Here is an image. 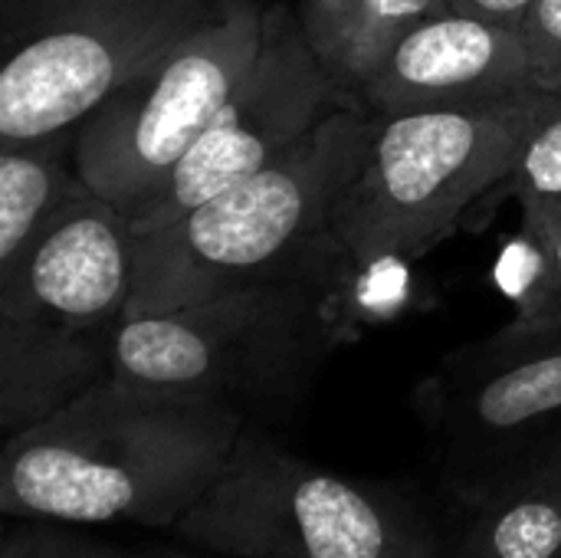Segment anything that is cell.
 Returning <instances> with one entry per match:
<instances>
[{"instance_id":"obj_5","label":"cell","mask_w":561,"mask_h":558,"mask_svg":"<svg viewBox=\"0 0 561 558\" xmlns=\"http://www.w3.org/2000/svg\"><path fill=\"white\" fill-rule=\"evenodd\" d=\"M552 92L375 115L362 168L332 210V237L358 266L417 260L513 174Z\"/></svg>"},{"instance_id":"obj_12","label":"cell","mask_w":561,"mask_h":558,"mask_svg":"<svg viewBox=\"0 0 561 558\" xmlns=\"http://www.w3.org/2000/svg\"><path fill=\"white\" fill-rule=\"evenodd\" d=\"M450 558H561V457L457 516Z\"/></svg>"},{"instance_id":"obj_9","label":"cell","mask_w":561,"mask_h":558,"mask_svg":"<svg viewBox=\"0 0 561 558\" xmlns=\"http://www.w3.org/2000/svg\"><path fill=\"white\" fill-rule=\"evenodd\" d=\"M266 10L256 0H224L214 16L79 122L72 158L89 191L128 220L138 217L253 69Z\"/></svg>"},{"instance_id":"obj_11","label":"cell","mask_w":561,"mask_h":558,"mask_svg":"<svg viewBox=\"0 0 561 558\" xmlns=\"http://www.w3.org/2000/svg\"><path fill=\"white\" fill-rule=\"evenodd\" d=\"M523 89H536V76L519 30L444 10L417 20L391 43L352 105L385 118L500 99Z\"/></svg>"},{"instance_id":"obj_19","label":"cell","mask_w":561,"mask_h":558,"mask_svg":"<svg viewBox=\"0 0 561 558\" xmlns=\"http://www.w3.org/2000/svg\"><path fill=\"white\" fill-rule=\"evenodd\" d=\"M526 237H529V243L552 263L556 280H559V309H556L549 319H539V322H533V326H561V227H549V224H542V227H526ZM519 322H526V319H519Z\"/></svg>"},{"instance_id":"obj_8","label":"cell","mask_w":561,"mask_h":558,"mask_svg":"<svg viewBox=\"0 0 561 558\" xmlns=\"http://www.w3.org/2000/svg\"><path fill=\"white\" fill-rule=\"evenodd\" d=\"M457 513L561 457V326L513 322L444 358L417 388Z\"/></svg>"},{"instance_id":"obj_17","label":"cell","mask_w":561,"mask_h":558,"mask_svg":"<svg viewBox=\"0 0 561 558\" xmlns=\"http://www.w3.org/2000/svg\"><path fill=\"white\" fill-rule=\"evenodd\" d=\"M516 30L529 49L536 89L561 95V0H533Z\"/></svg>"},{"instance_id":"obj_3","label":"cell","mask_w":561,"mask_h":558,"mask_svg":"<svg viewBox=\"0 0 561 558\" xmlns=\"http://www.w3.org/2000/svg\"><path fill=\"white\" fill-rule=\"evenodd\" d=\"M131 220L85 191L0 263V431L13 437L112 378L135 283Z\"/></svg>"},{"instance_id":"obj_20","label":"cell","mask_w":561,"mask_h":558,"mask_svg":"<svg viewBox=\"0 0 561 558\" xmlns=\"http://www.w3.org/2000/svg\"><path fill=\"white\" fill-rule=\"evenodd\" d=\"M154 558H240V556H227V553H210V549H201V553H184V549H164Z\"/></svg>"},{"instance_id":"obj_16","label":"cell","mask_w":561,"mask_h":558,"mask_svg":"<svg viewBox=\"0 0 561 558\" xmlns=\"http://www.w3.org/2000/svg\"><path fill=\"white\" fill-rule=\"evenodd\" d=\"M20 526L7 533L0 558H131L92 536L72 533L69 523L49 520H16Z\"/></svg>"},{"instance_id":"obj_1","label":"cell","mask_w":561,"mask_h":558,"mask_svg":"<svg viewBox=\"0 0 561 558\" xmlns=\"http://www.w3.org/2000/svg\"><path fill=\"white\" fill-rule=\"evenodd\" d=\"M243 431L227 405L108 378L7 437L0 510L10 520L174 529Z\"/></svg>"},{"instance_id":"obj_4","label":"cell","mask_w":561,"mask_h":558,"mask_svg":"<svg viewBox=\"0 0 561 558\" xmlns=\"http://www.w3.org/2000/svg\"><path fill=\"white\" fill-rule=\"evenodd\" d=\"M329 293L312 260L181 309L125 319L112 345V378L227 405L247 428L286 418L335 349Z\"/></svg>"},{"instance_id":"obj_14","label":"cell","mask_w":561,"mask_h":558,"mask_svg":"<svg viewBox=\"0 0 561 558\" xmlns=\"http://www.w3.org/2000/svg\"><path fill=\"white\" fill-rule=\"evenodd\" d=\"M72 141L76 132L0 145V263L13 260L66 201L89 191Z\"/></svg>"},{"instance_id":"obj_15","label":"cell","mask_w":561,"mask_h":558,"mask_svg":"<svg viewBox=\"0 0 561 558\" xmlns=\"http://www.w3.org/2000/svg\"><path fill=\"white\" fill-rule=\"evenodd\" d=\"M503 194L519 201L526 227H561V95H549Z\"/></svg>"},{"instance_id":"obj_10","label":"cell","mask_w":561,"mask_h":558,"mask_svg":"<svg viewBox=\"0 0 561 558\" xmlns=\"http://www.w3.org/2000/svg\"><path fill=\"white\" fill-rule=\"evenodd\" d=\"M342 102L345 99L312 49L302 20L286 7H270L263 49L253 69L138 210L131 220L135 234L161 230L207 197L247 181Z\"/></svg>"},{"instance_id":"obj_6","label":"cell","mask_w":561,"mask_h":558,"mask_svg":"<svg viewBox=\"0 0 561 558\" xmlns=\"http://www.w3.org/2000/svg\"><path fill=\"white\" fill-rule=\"evenodd\" d=\"M178 543L240 558H450V533L408 493L322 470L247 428Z\"/></svg>"},{"instance_id":"obj_13","label":"cell","mask_w":561,"mask_h":558,"mask_svg":"<svg viewBox=\"0 0 561 558\" xmlns=\"http://www.w3.org/2000/svg\"><path fill=\"white\" fill-rule=\"evenodd\" d=\"M434 13H444L440 0H302L299 20L345 105H352L391 43Z\"/></svg>"},{"instance_id":"obj_18","label":"cell","mask_w":561,"mask_h":558,"mask_svg":"<svg viewBox=\"0 0 561 558\" xmlns=\"http://www.w3.org/2000/svg\"><path fill=\"white\" fill-rule=\"evenodd\" d=\"M440 7L447 13H470V16L516 26L526 16V10L533 7V0H440Z\"/></svg>"},{"instance_id":"obj_7","label":"cell","mask_w":561,"mask_h":558,"mask_svg":"<svg viewBox=\"0 0 561 558\" xmlns=\"http://www.w3.org/2000/svg\"><path fill=\"white\" fill-rule=\"evenodd\" d=\"M224 0H3L0 145L76 132Z\"/></svg>"},{"instance_id":"obj_2","label":"cell","mask_w":561,"mask_h":558,"mask_svg":"<svg viewBox=\"0 0 561 558\" xmlns=\"http://www.w3.org/2000/svg\"><path fill=\"white\" fill-rule=\"evenodd\" d=\"M371 135L375 115L342 102L247 181L141 234L125 319L181 309L322 260L335 243L332 210L362 168Z\"/></svg>"}]
</instances>
